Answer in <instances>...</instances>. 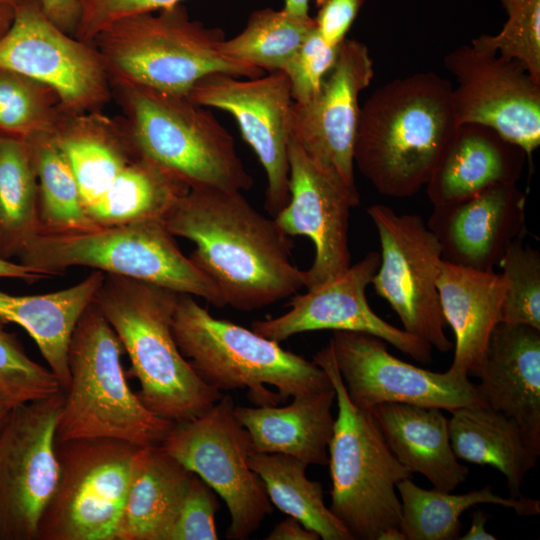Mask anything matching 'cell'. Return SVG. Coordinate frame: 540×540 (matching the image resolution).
Segmentation results:
<instances>
[{"label": "cell", "instance_id": "cell-39", "mask_svg": "<svg viewBox=\"0 0 540 540\" xmlns=\"http://www.w3.org/2000/svg\"><path fill=\"white\" fill-rule=\"evenodd\" d=\"M508 18L499 33L472 40L477 50L520 61L540 83V0H499Z\"/></svg>", "mask_w": 540, "mask_h": 540}, {"label": "cell", "instance_id": "cell-28", "mask_svg": "<svg viewBox=\"0 0 540 540\" xmlns=\"http://www.w3.org/2000/svg\"><path fill=\"white\" fill-rule=\"evenodd\" d=\"M104 276L93 270L79 283L47 294L13 295L0 290V322L15 323L27 331L62 390L70 381L68 354L73 332Z\"/></svg>", "mask_w": 540, "mask_h": 540}, {"label": "cell", "instance_id": "cell-18", "mask_svg": "<svg viewBox=\"0 0 540 540\" xmlns=\"http://www.w3.org/2000/svg\"><path fill=\"white\" fill-rule=\"evenodd\" d=\"M288 159L290 198L274 219L290 237L306 236L314 244L313 263L305 270L308 290L350 267L349 217L360 196L356 187L347 185L290 137Z\"/></svg>", "mask_w": 540, "mask_h": 540}, {"label": "cell", "instance_id": "cell-49", "mask_svg": "<svg viewBox=\"0 0 540 540\" xmlns=\"http://www.w3.org/2000/svg\"><path fill=\"white\" fill-rule=\"evenodd\" d=\"M284 8L287 12L298 17H308L310 16L309 11V0H284Z\"/></svg>", "mask_w": 540, "mask_h": 540}, {"label": "cell", "instance_id": "cell-17", "mask_svg": "<svg viewBox=\"0 0 540 540\" xmlns=\"http://www.w3.org/2000/svg\"><path fill=\"white\" fill-rule=\"evenodd\" d=\"M187 97L203 107L230 113L251 146L267 177L265 209L275 217L288 203V115L293 103L285 73L241 80L212 73L198 80Z\"/></svg>", "mask_w": 540, "mask_h": 540}, {"label": "cell", "instance_id": "cell-6", "mask_svg": "<svg viewBox=\"0 0 540 540\" xmlns=\"http://www.w3.org/2000/svg\"><path fill=\"white\" fill-rule=\"evenodd\" d=\"M122 344L93 302L69 346L70 381L56 429V443L104 438L138 447L159 445L173 422L152 412L128 385Z\"/></svg>", "mask_w": 540, "mask_h": 540}, {"label": "cell", "instance_id": "cell-34", "mask_svg": "<svg viewBox=\"0 0 540 540\" xmlns=\"http://www.w3.org/2000/svg\"><path fill=\"white\" fill-rule=\"evenodd\" d=\"M54 131L24 139L38 182L39 233L96 228L87 214L77 181Z\"/></svg>", "mask_w": 540, "mask_h": 540}, {"label": "cell", "instance_id": "cell-43", "mask_svg": "<svg viewBox=\"0 0 540 540\" xmlns=\"http://www.w3.org/2000/svg\"><path fill=\"white\" fill-rule=\"evenodd\" d=\"M80 20L75 37L91 43L106 26L119 19L155 12L180 4L183 0H77Z\"/></svg>", "mask_w": 540, "mask_h": 540}, {"label": "cell", "instance_id": "cell-29", "mask_svg": "<svg viewBox=\"0 0 540 540\" xmlns=\"http://www.w3.org/2000/svg\"><path fill=\"white\" fill-rule=\"evenodd\" d=\"M449 412L448 431L456 457L496 468L506 478L509 496H523L524 478L540 454L527 442L517 422L487 405L463 406Z\"/></svg>", "mask_w": 540, "mask_h": 540}, {"label": "cell", "instance_id": "cell-52", "mask_svg": "<svg viewBox=\"0 0 540 540\" xmlns=\"http://www.w3.org/2000/svg\"><path fill=\"white\" fill-rule=\"evenodd\" d=\"M378 540H406L399 527L389 528L381 533Z\"/></svg>", "mask_w": 540, "mask_h": 540}, {"label": "cell", "instance_id": "cell-46", "mask_svg": "<svg viewBox=\"0 0 540 540\" xmlns=\"http://www.w3.org/2000/svg\"><path fill=\"white\" fill-rule=\"evenodd\" d=\"M267 540H318L319 535L308 530L298 520L288 516L279 522L266 537Z\"/></svg>", "mask_w": 540, "mask_h": 540}, {"label": "cell", "instance_id": "cell-19", "mask_svg": "<svg viewBox=\"0 0 540 540\" xmlns=\"http://www.w3.org/2000/svg\"><path fill=\"white\" fill-rule=\"evenodd\" d=\"M380 265V253H367L333 279L295 294L290 309L277 317L252 322V330L278 343L299 333L317 330L353 331L377 336L414 360L432 361V346L397 328L370 307L366 289Z\"/></svg>", "mask_w": 540, "mask_h": 540}, {"label": "cell", "instance_id": "cell-3", "mask_svg": "<svg viewBox=\"0 0 540 540\" xmlns=\"http://www.w3.org/2000/svg\"><path fill=\"white\" fill-rule=\"evenodd\" d=\"M178 294L105 274L95 297L129 357V374L141 386L138 396L152 412L173 423L202 415L223 395L200 379L177 346L172 320Z\"/></svg>", "mask_w": 540, "mask_h": 540}, {"label": "cell", "instance_id": "cell-32", "mask_svg": "<svg viewBox=\"0 0 540 540\" xmlns=\"http://www.w3.org/2000/svg\"><path fill=\"white\" fill-rule=\"evenodd\" d=\"M190 188L156 163L136 157L87 209L97 227L162 221Z\"/></svg>", "mask_w": 540, "mask_h": 540}, {"label": "cell", "instance_id": "cell-14", "mask_svg": "<svg viewBox=\"0 0 540 540\" xmlns=\"http://www.w3.org/2000/svg\"><path fill=\"white\" fill-rule=\"evenodd\" d=\"M0 68L50 87L65 112L95 111L111 94V82L95 47L58 27L40 0H18L0 37Z\"/></svg>", "mask_w": 540, "mask_h": 540}, {"label": "cell", "instance_id": "cell-22", "mask_svg": "<svg viewBox=\"0 0 540 540\" xmlns=\"http://www.w3.org/2000/svg\"><path fill=\"white\" fill-rule=\"evenodd\" d=\"M471 375L486 405L514 419L540 454V329L499 322Z\"/></svg>", "mask_w": 540, "mask_h": 540}, {"label": "cell", "instance_id": "cell-5", "mask_svg": "<svg viewBox=\"0 0 540 540\" xmlns=\"http://www.w3.org/2000/svg\"><path fill=\"white\" fill-rule=\"evenodd\" d=\"M172 332L204 383L220 392L248 388L257 406L332 388L314 361L254 330L213 317L191 295L178 294Z\"/></svg>", "mask_w": 540, "mask_h": 540}, {"label": "cell", "instance_id": "cell-21", "mask_svg": "<svg viewBox=\"0 0 540 540\" xmlns=\"http://www.w3.org/2000/svg\"><path fill=\"white\" fill-rule=\"evenodd\" d=\"M526 195L513 185L486 189L463 200L433 206L427 226L442 259L481 271L494 270L508 247L525 236Z\"/></svg>", "mask_w": 540, "mask_h": 540}, {"label": "cell", "instance_id": "cell-23", "mask_svg": "<svg viewBox=\"0 0 540 540\" xmlns=\"http://www.w3.org/2000/svg\"><path fill=\"white\" fill-rule=\"evenodd\" d=\"M526 154L493 129L460 125L429 181L426 193L433 206L457 202L520 179Z\"/></svg>", "mask_w": 540, "mask_h": 540}, {"label": "cell", "instance_id": "cell-37", "mask_svg": "<svg viewBox=\"0 0 540 540\" xmlns=\"http://www.w3.org/2000/svg\"><path fill=\"white\" fill-rule=\"evenodd\" d=\"M65 113L50 87L0 68V136L24 140L54 131Z\"/></svg>", "mask_w": 540, "mask_h": 540}, {"label": "cell", "instance_id": "cell-35", "mask_svg": "<svg viewBox=\"0 0 540 540\" xmlns=\"http://www.w3.org/2000/svg\"><path fill=\"white\" fill-rule=\"evenodd\" d=\"M39 232L38 182L27 144L0 136V258H17Z\"/></svg>", "mask_w": 540, "mask_h": 540}, {"label": "cell", "instance_id": "cell-27", "mask_svg": "<svg viewBox=\"0 0 540 540\" xmlns=\"http://www.w3.org/2000/svg\"><path fill=\"white\" fill-rule=\"evenodd\" d=\"M193 476L160 444L140 447L116 540H169Z\"/></svg>", "mask_w": 540, "mask_h": 540}, {"label": "cell", "instance_id": "cell-1", "mask_svg": "<svg viewBox=\"0 0 540 540\" xmlns=\"http://www.w3.org/2000/svg\"><path fill=\"white\" fill-rule=\"evenodd\" d=\"M175 237L192 241L190 259L219 290L225 305L252 311L305 287L292 261L293 240L240 191L190 189L163 219Z\"/></svg>", "mask_w": 540, "mask_h": 540}, {"label": "cell", "instance_id": "cell-2", "mask_svg": "<svg viewBox=\"0 0 540 540\" xmlns=\"http://www.w3.org/2000/svg\"><path fill=\"white\" fill-rule=\"evenodd\" d=\"M452 90L420 72L382 85L360 107L354 165L379 193L406 198L426 186L459 127Z\"/></svg>", "mask_w": 540, "mask_h": 540}, {"label": "cell", "instance_id": "cell-41", "mask_svg": "<svg viewBox=\"0 0 540 540\" xmlns=\"http://www.w3.org/2000/svg\"><path fill=\"white\" fill-rule=\"evenodd\" d=\"M338 48L327 43L316 27L309 33L283 72L289 79L293 102L304 104L317 95L336 62Z\"/></svg>", "mask_w": 540, "mask_h": 540}, {"label": "cell", "instance_id": "cell-13", "mask_svg": "<svg viewBox=\"0 0 540 540\" xmlns=\"http://www.w3.org/2000/svg\"><path fill=\"white\" fill-rule=\"evenodd\" d=\"M64 391L17 404L0 436V540H37L56 490V429Z\"/></svg>", "mask_w": 540, "mask_h": 540}, {"label": "cell", "instance_id": "cell-51", "mask_svg": "<svg viewBox=\"0 0 540 540\" xmlns=\"http://www.w3.org/2000/svg\"><path fill=\"white\" fill-rule=\"evenodd\" d=\"M17 404L0 394V436Z\"/></svg>", "mask_w": 540, "mask_h": 540}, {"label": "cell", "instance_id": "cell-30", "mask_svg": "<svg viewBox=\"0 0 540 540\" xmlns=\"http://www.w3.org/2000/svg\"><path fill=\"white\" fill-rule=\"evenodd\" d=\"M54 134L73 171L86 211L136 158L126 127L96 111L65 113Z\"/></svg>", "mask_w": 540, "mask_h": 540}, {"label": "cell", "instance_id": "cell-25", "mask_svg": "<svg viewBox=\"0 0 540 540\" xmlns=\"http://www.w3.org/2000/svg\"><path fill=\"white\" fill-rule=\"evenodd\" d=\"M293 398L285 407L235 406V417L248 431L252 452L289 455L306 466L328 465L335 422L333 386Z\"/></svg>", "mask_w": 540, "mask_h": 540}, {"label": "cell", "instance_id": "cell-4", "mask_svg": "<svg viewBox=\"0 0 540 540\" xmlns=\"http://www.w3.org/2000/svg\"><path fill=\"white\" fill-rule=\"evenodd\" d=\"M220 28L190 18L180 4L112 22L91 41L111 84L141 85L187 96L212 73L257 78L264 70L222 54Z\"/></svg>", "mask_w": 540, "mask_h": 540}, {"label": "cell", "instance_id": "cell-47", "mask_svg": "<svg viewBox=\"0 0 540 540\" xmlns=\"http://www.w3.org/2000/svg\"><path fill=\"white\" fill-rule=\"evenodd\" d=\"M0 278H13L27 283H34L40 280L53 278V276L35 271L20 262L15 263L0 258Z\"/></svg>", "mask_w": 540, "mask_h": 540}, {"label": "cell", "instance_id": "cell-20", "mask_svg": "<svg viewBox=\"0 0 540 540\" xmlns=\"http://www.w3.org/2000/svg\"><path fill=\"white\" fill-rule=\"evenodd\" d=\"M373 75L368 47L344 39L317 95L304 104L293 102L288 115L289 137L351 187H356L354 144L359 95Z\"/></svg>", "mask_w": 540, "mask_h": 540}, {"label": "cell", "instance_id": "cell-53", "mask_svg": "<svg viewBox=\"0 0 540 540\" xmlns=\"http://www.w3.org/2000/svg\"><path fill=\"white\" fill-rule=\"evenodd\" d=\"M18 0H0V2H4V3H8V4H11V5H15L17 3Z\"/></svg>", "mask_w": 540, "mask_h": 540}, {"label": "cell", "instance_id": "cell-38", "mask_svg": "<svg viewBox=\"0 0 540 540\" xmlns=\"http://www.w3.org/2000/svg\"><path fill=\"white\" fill-rule=\"evenodd\" d=\"M523 240H514L499 263L507 281L499 322L540 329V253Z\"/></svg>", "mask_w": 540, "mask_h": 540}, {"label": "cell", "instance_id": "cell-15", "mask_svg": "<svg viewBox=\"0 0 540 540\" xmlns=\"http://www.w3.org/2000/svg\"><path fill=\"white\" fill-rule=\"evenodd\" d=\"M444 64L457 79L452 104L458 125L479 124L519 146L531 161L540 144V83L518 60L462 45Z\"/></svg>", "mask_w": 540, "mask_h": 540}, {"label": "cell", "instance_id": "cell-50", "mask_svg": "<svg viewBox=\"0 0 540 540\" xmlns=\"http://www.w3.org/2000/svg\"><path fill=\"white\" fill-rule=\"evenodd\" d=\"M14 17V6L8 3L0 2V37L10 27Z\"/></svg>", "mask_w": 540, "mask_h": 540}, {"label": "cell", "instance_id": "cell-33", "mask_svg": "<svg viewBox=\"0 0 540 540\" xmlns=\"http://www.w3.org/2000/svg\"><path fill=\"white\" fill-rule=\"evenodd\" d=\"M248 462L263 481L271 503L280 511L323 540H353L325 505L321 483L306 476L307 466L303 462L285 454L257 452L250 453Z\"/></svg>", "mask_w": 540, "mask_h": 540}, {"label": "cell", "instance_id": "cell-44", "mask_svg": "<svg viewBox=\"0 0 540 540\" xmlns=\"http://www.w3.org/2000/svg\"><path fill=\"white\" fill-rule=\"evenodd\" d=\"M365 0H316V30L329 44L339 46Z\"/></svg>", "mask_w": 540, "mask_h": 540}, {"label": "cell", "instance_id": "cell-40", "mask_svg": "<svg viewBox=\"0 0 540 540\" xmlns=\"http://www.w3.org/2000/svg\"><path fill=\"white\" fill-rule=\"evenodd\" d=\"M4 326L0 322V394L22 404L62 390L52 371L33 361L17 337Z\"/></svg>", "mask_w": 540, "mask_h": 540}, {"label": "cell", "instance_id": "cell-36", "mask_svg": "<svg viewBox=\"0 0 540 540\" xmlns=\"http://www.w3.org/2000/svg\"><path fill=\"white\" fill-rule=\"evenodd\" d=\"M314 18L298 17L285 9L264 8L252 12L245 28L224 39L219 50L225 56L262 70L284 72L309 33Z\"/></svg>", "mask_w": 540, "mask_h": 540}, {"label": "cell", "instance_id": "cell-10", "mask_svg": "<svg viewBox=\"0 0 540 540\" xmlns=\"http://www.w3.org/2000/svg\"><path fill=\"white\" fill-rule=\"evenodd\" d=\"M139 448L104 438L56 443L60 476L37 540H116Z\"/></svg>", "mask_w": 540, "mask_h": 540}, {"label": "cell", "instance_id": "cell-9", "mask_svg": "<svg viewBox=\"0 0 540 540\" xmlns=\"http://www.w3.org/2000/svg\"><path fill=\"white\" fill-rule=\"evenodd\" d=\"M313 361L329 376L338 408L328 447L329 509L353 540H378L383 531L399 527L401 501L396 487L412 473L394 456L372 413L351 402L330 343Z\"/></svg>", "mask_w": 540, "mask_h": 540}, {"label": "cell", "instance_id": "cell-45", "mask_svg": "<svg viewBox=\"0 0 540 540\" xmlns=\"http://www.w3.org/2000/svg\"><path fill=\"white\" fill-rule=\"evenodd\" d=\"M46 15L63 31L74 36L80 20L77 0H40Z\"/></svg>", "mask_w": 540, "mask_h": 540}, {"label": "cell", "instance_id": "cell-7", "mask_svg": "<svg viewBox=\"0 0 540 540\" xmlns=\"http://www.w3.org/2000/svg\"><path fill=\"white\" fill-rule=\"evenodd\" d=\"M113 85L120 92L136 157L156 163L190 189L241 192L252 187L233 137L206 107L141 85Z\"/></svg>", "mask_w": 540, "mask_h": 540}, {"label": "cell", "instance_id": "cell-8", "mask_svg": "<svg viewBox=\"0 0 540 540\" xmlns=\"http://www.w3.org/2000/svg\"><path fill=\"white\" fill-rule=\"evenodd\" d=\"M17 258L53 277L71 267H88L197 296L218 308L226 306L215 284L181 252L174 236L158 220L39 233Z\"/></svg>", "mask_w": 540, "mask_h": 540}, {"label": "cell", "instance_id": "cell-42", "mask_svg": "<svg viewBox=\"0 0 540 540\" xmlns=\"http://www.w3.org/2000/svg\"><path fill=\"white\" fill-rule=\"evenodd\" d=\"M216 492L194 474L169 540H217Z\"/></svg>", "mask_w": 540, "mask_h": 540}, {"label": "cell", "instance_id": "cell-12", "mask_svg": "<svg viewBox=\"0 0 540 540\" xmlns=\"http://www.w3.org/2000/svg\"><path fill=\"white\" fill-rule=\"evenodd\" d=\"M381 245L371 284L398 315L403 330L440 352L452 350L445 334L436 282L442 252L434 233L417 214H397L386 205L367 209Z\"/></svg>", "mask_w": 540, "mask_h": 540}, {"label": "cell", "instance_id": "cell-16", "mask_svg": "<svg viewBox=\"0 0 540 540\" xmlns=\"http://www.w3.org/2000/svg\"><path fill=\"white\" fill-rule=\"evenodd\" d=\"M329 343L347 394L358 408L404 403L451 411L486 405L468 377L432 372L404 362L391 355L387 342L377 336L334 331Z\"/></svg>", "mask_w": 540, "mask_h": 540}, {"label": "cell", "instance_id": "cell-31", "mask_svg": "<svg viewBox=\"0 0 540 540\" xmlns=\"http://www.w3.org/2000/svg\"><path fill=\"white\" fill-rule=\"evenodd\" d=\"M396 488L401 501L399 528L406 540L459 539L461 515L478 504L500 505L523 516L540 513L538 499L504 498L495 494L491 485L464 494H452L435 488H421L411 478H406Z\"/></svg>", "mask_w": 540, "mask_h": 540}, {"label": "cell", "instance_id": "cell-26", "mask_svg": "<svg viewBox=\"0 0 540 540\" xmlns=\"http://www.w3.org/2000/svg\"><path fill=\"white\" fill-rule=\"evenodd\" d=\"M397 460L433 488L452 492L467 479L450 443L448 418L437 407L383 403L369 410Z\"/></svg>", "mask_w": 540, "mask_h": 540}, {"label": "cell", "instance_id": "cell-48", "mask_svg": "<svg viewBox=\"0 0 540 540\" xmlns=\"http://www.w3.org/2000/svg\"><path fill=\"white\" fill-rule=\"evenodd\" d=\"M492 515L481 509H476L471 513V524L468 532L459 539L462 540H496L497 537L489 533L485 525Z\"/></svg>", "mask_w": 540, "mask_h": 540}, {"label": "cell", "instance_id": "cell-24", "mask_svg": "<svg viewBox=\"0 0 540 540\" xmlns=\"http://www.w3.org/2000/svg\"><path fill=\"white\" fill-rule=\"evenodd\" d=\"M436 286L445 322L455 337L454 357L447 371L468 377L499 323L507 281L494 270L481 271L442 259Z\"/></svg>", "mask_w": 540, "mask_h": 540}, {"label": "cell", "instance_id": "cell-11", "mask_svg": "<svg viewBox=\"0 0 540 540\" xmlns=\"http://www.w3.org/2000/svg\"><path fill=\"white\" fill-rule=\"evenodd\" d=\"M234 408L233 398L222 395L202 415L173 423L160 445L224 500L230 516L227 538L245 540L273 507L263 481L249 466L250 437Z\"/></svg>", "mask_w": 540, "mask_h": 540}]
</instances>
